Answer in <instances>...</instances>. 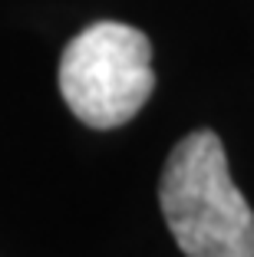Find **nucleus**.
<instances>
[{"mask_svg":"<svg viewBox=\"0 0 254 257\" xmlns=\"http://www.w3.org/2000/svg\"><path fill=\"white\" fill-rule=\"evenodd\" d=\"M158 201L185 257H254V211L231 182L224 145L211 128H195L172 149Z\"/></svg>","mask_w":254,"mask_h":257,"instance_id":"1","label":"nucleus"},{"mask_svg":"<svg viewBox=\"0 0 254 257\" xmlns=\"http://www.w3.org/2000/svg\"><path fill=\"white\" fill-rule=\"evenodd\" d=\"M152 89V43L129 23H93L63 50L60 92L69 112L93 128L129 122L149 102Z\"/></svg>","mask_w":254,"mask_h":257,"instance_id":"2","label":"nucleus"}]
</instances>
